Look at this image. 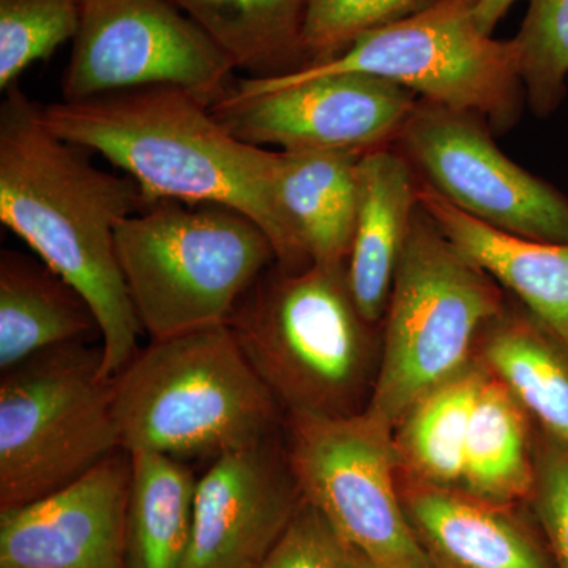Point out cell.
Instances as JSON below:
<instances>
[{
	"label": "cell",
	"instance_id": "29",
	"mask_svg": "<svg viewBox=\"0 0 568 568\" xmlns=\"http://www.w3.org/2000/svg\"><path fill=\"white\" fill-rule=\"evenodd\" d=\"M346 548L334 526L304 497L260 568H336Z\"/></svg>",
	"mask_w": 568,
	"mask_h": 568
},
{
	"label": "cell",
	"instance_id": "22",
	"mask_svg": "<svg viewBox=\"0 0 568 568\" xmlns=\"http://www.w3.org/2000/svg\"><path fill=\"white\" fill-rule=\"evenodd\" d=\"M530 420L517 396L488 369L470 418L459 488L503 506L530 500L536 487Z\"/></svg>",
	"mask_w": 568,
	"mask_h": 568
},
{
	"label": "cell",
	"instance_id": "2",
	"mask_svg": "<svg viewBox=\"0 0 568 568\" xmlns=\"http://www.w3.org/2000/svg\"><path fill=\"white\" fill-rule=\"evenodd\" d=\"M41 114L52 133L134 179L149 203L227 205L267 234L276 263L312 264L276 192L280 152L235 138L189 89L140 85L47 104Z\"/></svg>",
	"mask_w": 568,
	"mask_h": 568
},
{
	"label": "cell",
	"instance_id": "12",
	"mask_svg": "<svg viewBox=\"0 0 568 568\" xmlns=\"http://www.w3.org/2000/svg\"><path fill=\"white\" fill-rule=\"evenodd\" d=\"M422 182L504 233L568 244V197L497 148L477 115L417 103L396 141Z\"/></svg>",
	"mask_w": 568,
	"mask_h": 568
},
{
	"label": "cell",
	"instance_id": "14",
	"mask_svg": "<svg viewBox=\"0 0 568 568\" xmlns=\"http://www.w3.org/2000/svg\"><path fill=\"white\" fill-rule=\"evenodd\" d=\"M130 478L121 448L67 487L0 510V568H126Z\"/></svg>",
	"mask_w": 568,
	"mask_h": 568
},
{
	"label": "cell",
	"instance_id": "24",
	"mask_svg": "<svg viewBox=\"0 0 568 568\" xmlns=\"http://www.w3.org/2000/svg\"><path fill=\"white\" fill-rule=\"evenodd\" d=\"M132 455L125 514L126 568H181L192 537L197 480L183 462Z\"/></svg>",
	"mask_w": 568,
	"mask_h": 568
},
{
	"label": "cell",
	"instance_id": "19",
	"mask_svg": "<svg viewBox=\"0 0 568 568\" xmlns=\"http://www.w3.org/2000/svg\"><path fill=\"white\" fill-rule=\"evenodd\" d=\"M477 357L517 396L538 428L568 446V347L525 306H504Z\"/></svg>",
	"mask_w": 568,
	"mask_h": 568
},
{
	"label": "cell",
	"instance_id": "11",
	"mask_svg": "<svg viewBox=\"0 0 568 568\" xmlns=\"http://www.w3.org/2000/svg\"><path fill=\"white\" fill-rule=\"evenodd\" d=\"M71 41L67 102L174 84L212 104L235 80L230 59L171 0H81Z\"/></svg>",
	"mask_w": 568,
	"mask_h": 568
},
{
	"label": "cell",
	"instance_id": "1",
	"mask_svg": "<svg viewBox=\"0 0 568 568\" xmlns=\"http://www.w3.org/2000/svg\"><path fill=\"white\" fill-rule=\"evenodd\" d=\"M18 84L0 106V222L91 306L112 379L140 351L142 327L119 264L115 233L149 204L130 175L95 166L91 152L48 129Z\"/></svg>",
	"mask_w": 568,
	"mask_h": 568
},
{
	"label": "cell",
	"instance_id": "8",
	"mask_svg": "<svg viewBox=\"0 0 568 568\" xmlns=\"http://www.w3.org/2000/svg\"><path fill=\"white\" fill-rule=\"evenodd\" d=\"M477 3L437 0L420 13L358 37L331 61L280 77L369 74L425 102L477 115L491 132H507L526 102L518 48L515 40H496L478 28Z\"/></svg>",
	"mask_w": 568,
	"mask_h": 568
},
{
	"label": "cell",
	"instance_id": "25",
	"mask_svg": "<svg viewBox=\"0 0 568 568\" xmlns=\"http://www.w3.org/2000/svg\"><path fill=\"white\" fill-rule=\"evenodd\" d=\"M514 40L526 103L538 118H548L568 91V0H528Z\"/></svg>",
	"mask_w": 568,
	"mask_h": 568
},
{
	"label": "cell",
	"instance_id": "15",
	"mask_svg": "<svg viewBox=\"0 0 568 568\" xmlns=\"http://www.w3.org/2000/svg\"><path fill=\"white\" fill-rule=\"evenodd\" d=\"M399 493L410 526L437 568H556L544 534L537 536L515 517L511 506L402 474Z\"/></svg>",
	"mask_w": 568,
	"mask_h": 568
},
{
	"label": "cell",
	"instance_id": "18",
	"mask_svg": "<svg viewBox=\"0 0 568 568\" xmlns=\"http://www.w3.org/2000/svg\"><path fill=\"white\" fill-rule=\"evenodd\" d=\"M99 332L91 306L39 256L0 254V369Z\"/></svg>",
	"mask_w": 568,
	"mask_h": 568
},
{
	"label": "cell",
	"instance_id": "3",
	"mask_svg": "<svg viewBox=\"0 0 568 568\" xmlns=\"http://www.w3.org/2000/svg\"><path fill=\"white\" fill-rule=\"evenodd\" d=\"M227 324L284 417L364 413L381 346L377 325L355 302L346 263L286 268L275 261Z\"/></svg>",
	"mask_w": 568,
	"mask_h": 568
},
{
	"label": "cell",
	"instance_id": "6",
	"mask_svg": "<svg viewBox=\"0 0 568 568\" xmlns=\"http://www.w3.org/2000/svg\"><path fill=\"white\" fill-rule=\"evenodd\" d=\"M504 290L437 230L418 204L392 287L365 410L395 429L410 406L474 361Z\"/></svg>",
	"mask_w": 568,
	"mask_h": 568
},
{
	"label": "cell",
	"instance_id": "9",
	"mask_svg": "<svg viewBox=\"0 0 568 568\" xmlns=\"http://www.w3.org/2000/svg\"><path fill=\"white\" fill-rule=\"evenodd\" d=\"M287 459L302 495L346 545L386 568H437L399 493L394 429L366 410L351 417H284Z\"/></svg>",
	"mask_w": 568,
	"mask_h": 568
},
{
	"label": "cell",
	"instance_id": "7",
	"mask_svg": "<svg viewBox=\"0 0 568 568\" xmlns=\"http://www.w3.org/2000/svg\"><path fill=\"white\" fill-rule=\"evenodd\" d=\"M121 450L102 345L33 355L0 379V510L26 506Z\"/></svg>",
	"mask_w": 568,
	"mask_h": 568
},
{
	"label": "cell",
	"instance_id": "10",
	"mask_svg": "<svg viewBox=\"0 0 568 568\" xmlns=\"http://www.w3.org/2000/svg\"><path fill=\"white\" fill-rule=\"evenodd\" d=\"M418 102L416 92L381 78L331 73L235 78L211 110L235 138L257 148L365 155L395 145Z\"/></svg>",
	"mask_w": 568,
	"mask_h": 568
},
{
	"label": "cell",
	"instance_id": "27",
	"mask_svg": "<svg viewBox=\"0 0 568 568\" xmlns=\"http://www.w3.org/2000/svg\"><path fill=\"white\" fill-rule=\"evenodd\" d=\"M437 0H312L304 32L305 67L331 61L358 37L420 13Z\"/></svg>",
	"mask_w": 568,
	"mask_h": 568
},
{
	"label": "cell",
	"instance_id": "17",
	"mask_svg": "<svg viewBox=\"0 0 568 568\" xmlns=\"http://www.w3.org/2000/svg\"><path fill=\"white\" fill-rule=\"evenodd\" d=\"M418 204L448 241L547 325L568 347V244L504 233L418 185Z\"/></svg>",
	"mask_w": 568,
	"mask_h": 568
},
{
	"label": "cell",
	"instance_id": "31",
	"mask_svg": "<svg viewBox=\"0 0 568 568\" xmlns=\"http://www.w3.org/2000/svg\"><path fill=\"white\" fill-rule=\"evenodd\" d=\"M336 568H386L375 560L369 559L364 552L357 551V549L347 545L345 555L339 560L338 567Z\"/></svg>",
	"mask_w": 568,
	"mask_h": 568
},
{
	"label": "cell",
	"instance_id": "30",
	"mask_svg": "<svg viewBox=\"0 0 568 568\" xmlns=\"http://www.w3.org/2000/svg\"><path fill=\"white\" fill-rule=\"evenodd\" d=\"M517 0H478L476 18L478 28L491 36L499 21L506 17L507 11Z\"/></svg>",
	"mask_w": 568,
	"mask_h": 568
},
{
	"label": "cell",
	"instance_id": "4",
	"mask_svg": "<svg viewBox=\"0 0 568 568\" xmlns=\"http://www.w3.org/2000/svg\"><path fill=\"white\" fill-rule=\"evenodd\" d=\"M122 450L213 459L278 435L284 413L230 324L151 339L112 377Z\"/></svg>",
	"mask_w": 568,
	"mask_h": 568
},
{
	"label": "cell",
	"instance_id": "20",
	"mask_svg": "<svg viewBox=\"0 0 568 568\" xmlns=\"http://www.w3.org/2000/svg\"><path fill=\"white\" fill-rule=\"evenodd\" d=\"M280 152L276 192L312 263H347L357 216V163L343 152Z\"/></svg>",
	"mask_w": 568,
	"mask_h": 568
},
{
	"label": "cell",
	"instance_id": "13",
	"mask_svg": "<svg viewBox=\"0 0 568 568\" xmlns=\"http://www.w3.org/2000/svg\"><path fill=\"white\" fill-rule=\"evenodd\" d=\"M302 499L278 435L213 459L181 568H260Z\"/></svg>",
	"mask_w": 568,
	"mask_h": 568
},
{
	"label": "cell",
	"instance_id": "28",
	"mask_svg": "<svg viewBox=\"0 0 568 568\" xmlns=\"http://www.w3.org/2000/svg\"><path fill=\"white\" fill-rule=\"evenodd\" d=\"M532 504L556 568H568V446L537 428Z\"/></svg>",
	"mask_w": 568,
	"mask_h": 568
},
{
	"label": "cell",
	"instance_id": "16",
	"mask_svg": "<svg viewBox=\"0 0 568 568\" xmlns=\"http://www.w3.org/2000/svg\"><path fill=\"white\" fill-rule=\"evenodd\" d=\"M418 178L402 152L365 153L357 163V216L347 278L362 315L379 325L386 316L399 257L418 211Z\"/></svg>",
	"mask_w": 568,
	"mask_h": 568
},
{
	"label": "cell",
	"instance_id": "5",
	"mask_svg": "<svg viewBox=\"0 0 568 568\" xmlns=\"http://www.w3.org/2000/svg\"><path fill=\"white\" fill-rule=\"evenodd\" d=\"M115 245L134 313L151 339L230 323L276 261L253 220L213 203L153 201L119 224Z\"/></svg>",
	"mask_w": 568,
	"mask_h": 568
},
{
	"label": "cell",
	"instance_id": "23",
	"mask_svg": "<svg viewBox=\"0 0 568 568\" xmlns=\"http://www.w3.org/2000/svg\"><path fill=\"white\" fill-rule=\"evenodd\" d=\"M487 375L476 355L410 406L394 429L403 477L433 487H462L470 418Z\"/></svg>",
	"mask_w": 568,
	"mask_h": 568
},
{
	"label": "cell",
	"instance_id": "21",
	"mask_svg": "<svg viewBox=\"0 0 568 568\" xmlns=\"http://www.w3.org/2000/svg\"><path fill=\"white\" fill-rule=\"evenodd\" d=\"M246 78L304 69L312 0H171Z\"/></svg>",
	"mask_w": 568,
	"mask_h": 568
},
{
	"label": "cell",
	"instance_id": "26",
	"mask_svg": "<svg viewBox=\"0 0 568 568\" xmlns=\"http://www.w3.org/2000/svg\"><path fill=\"white\" fill-rule=\"evenodd\" d=\"M81 0H0V91L77 36Z\"/></svg>",
	"mask_w": 568,
	"mask_h": 568
}]
</instances>
